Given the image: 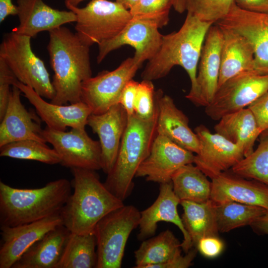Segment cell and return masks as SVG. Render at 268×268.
<instances>
[{
	"label": "cell",
	"mask_w": 268,
	"mask_h": 268,
	"mask_svg": "<svg viewBox=\"0 0 268 268\" xmlns=\"http://www.w3.org/2000/svg\"><path fill=\"white\" fill-rule=\"evenodd\" d=\"M268 91V74L255 70L241 72L231 77L218 88L205 112L211 119L248 107Z\"/></svg>",
	"instance_id": "9"
},
{
	"label": "cell",
	"mask_w": 268,
	"mask_h": 268,
	"mask_svg": "<svg viewBox=\"0 0 268 268\" xmlns=\"http://www.w3.org/2000/svg\"><path fill=\"white\" fill-rule=\"evenodd\" d=\"M180 204L184 210L182 220L193 246L202 237L218 235L214 202L211 199L203 202L182 201Z\"/></svg>",
	"instance_id": "29"
},
{
	"label": "cell",
	"mask_w": 268,
	"mask_h": 268,
	"mask_svg": "<svg viewBox=\"0 0 268 268\" xmlns=\"http://www.w3.org/2000/svg\"><path fill=\"white\" fill-rule=\"evenodd\" d=\"M140 212L134 206L124 205L105 216L96 224V268H120L127 240L139 226Z\"/></svg>",
	"instance_id": "8"
},
{
	"label": "cell",
	"mask_w": 268,
	"mask_h": 268,
	"mask_svg": "<svg viewBox=\"0 0 268 268\" xmlns=\"http://www.w3.org/2000/svg\"><path fill=\"white\" fill-rule=\"evenodd\" d=\"M141 66L134 57L128 58L116 69L86 79L81 85V101L88 105L92 114L105 113L119 103L124 87Z\"/></svg>",
	"instance_id": "10"
},
{
	"label": "cell",
	"mask_w": 268,
	"mask_h": 268,
	"mask_svg": "<svg viewBox=\"0 0 268 268\" xmlns=\"http://www.w3.org/2000/svg\"><path fill=\"white\" fill-rule=\"evenodd\" d=\"M71 187L66 179L35 189L13 188L0 181V226H15L60 214Z\"/></svg>",
	"instance_id": "4"
},
{
	"label": "cell",
	"mask_w": 268,
	"mask_h": 268,
	"mask_svg": "<svg viewBox=\"0 0 268 268\" xmlns=\"http://www.w3.org/2000/svg\"><path fill=\"white\" fill-rule=\"evenodd\" d=\"M16 79L7 65L0 59V121L4 115L8 104L11 92L10 86Z\"/></svg>",
	"instance_id": "38"
},
{
	"label": "cell",
	"mask_w": 268,
	"mask_h": 268,
	"mask_svg": "<svg viewBox=\"0 0 268 268\" xmlns=\"http://www.w3.org/2000/svg\"><path fill=\"white\" fill-rule=\"evenodd\" d=\"M223 241L218 236H208L201 238L195 247L204 257L214 258L219 256L224 248Z\"/></svg>",
	"instance_id": "40"
},
{
	"label": "cell",
	"mask_w": 268,
	"mask_h": 268,
	"mask_svg": "<svg viewBox=\"0 0 268 268\" xmlns=\"http://www.w3.org/2000/svg\"><path fill=\"white\" fill-rule=\"evenodd\" d=\"M61 225L60 214L17 226H0V268H11L31 246Z\"/></svg>",
	"instance_id": "16"
},
{
	"label": "cell",
	"mask_w": 268,
	"mask_h": 268,
	"mask_svg": "<svg viewBox=\"0 0 268 268\" xmlns=\"http://www.w3.org/2000/svg\"><path fill=\"white\" fill-rule=\"evenodd\" d=\"M68 9L76 15V34L89 47L113 38L132 18L130 10L121 3L107 0H92L84 7Z\"/></svg>",
	"instance_id": "7"
},
{
	"label": "cell",
	"mask_w": 268,
	"mask_h": 268,
	"mask_svg": "<svg viewBox=\"0 0 268 268\" xmlns=\"http://www.w3.org/2000/svg\"><path fill=\"white\" fill-rule=\"evenodd\" d=\"M42 135L59 154L61 164L66 167L94 171L101 169V148L99 141L92 139L85 129L71 128L69 132L48 127Z\"/></svg>",
	"instance_id": "11"
},
{
	"label": "cell",
	"mask_w": 268,
	"mask_h": 268,
	"mask_svg": "<svg viewBox=\"0 0 268 268\" xmlns=\"http://www.w3.org/2000/svg\"><path fill=\"white\" fill-rule=\"evenodd\" d=\"M262 134L256 149L231 169L236 175L253 179L268 186V130Z\"/></svg>",
	"instance_id": "34"
},
{
	"label": "cell",
	"mask_w": 268,
	"mask_h": 268,
	"mask_svg": "<svg viewBox=\"0 0 268 268\" xmlns=\"http://www.w3.org/2000/svg\"><path fill=\"white\" fill-rule=\"evenodd\" d=\"M16 6L19 24L12 31L31 38L77 20L72 11L53 8L43 0H17Z\"/></svg>",
	"instance_id": "21"
},
{
	"label": "cell",
	"mask_w": 268,
	"mask_h": 268,
	"mask_svg": "<svg viewBox=\"0 0 268 268\" xmlns=\"http://www.w3.org/2000/svg\"><path fill=\"white\" fill-rule=\"evenodd\" d=\"M139 82L133 79L129 80L124 87L119 103L125 109L128 117L134 113V104Z\"/></svg>",
	"instance_id": "41"
},
{
	"label": "cell",
	"mask_w": 268,
	"mask_h": 268,
	"mask_svg": "<svg viewBox=\"0 0 268 268\" xmlns=\"http://www.w3.org/2000/svg\"><path fill=\"white\" fill-rule=\"evenodd\" d=\"M35 108L47 127L58 131H66L67 127L85 129L87 119L92 114L90 108L82 101L69 105H57L45 101L32 88L16 79L12 84Z\"/></svg>",
	"instance_id": "19"
},
{
	"label": "cell",
	"mask_w": 268,
	"mask_h": 268,
	"mask_svg": "<svg viewBox=\"0 0 268 268\" xmlns=\"http://www.w3.org/2000/svg\"><path fill=\"white\" fill-rule=\"evenodd\" d=\"M128 114L120 104L101 114H91L87 125L97 134L101 148V169L107 174L117 158L121 141L127 128Z\"/></svg>",
	"instance_id": "17"
},
{
	"label": "cell",
	"mask_w": 268,
	"mask_h": 268,
	"mask_svg": "<svg viewBox=\"0 0 268 268\" xmlns=\"http://www.w3.org/2000/svg\"><path fill=\"white\" fill-rule=\"evenodd\" d=\"M248 108L254 115L257 125L263 133L268 130V91Z\"/></svg>",
	"instance_id": "39"
},
{
	"label": "cell",
	"mask_w": 268,
	"mask_h": 268,
	"mask_svg": "<svg viewBox=\"0 0 268 268\" xmlns=\"http://www.w3.org/2000/svg\"><path fill=\"white\" fill-rule=\"evenodd\" d=\"M199 140V150L194 163L210 178L225 172L244 157L242 149L218 133H212L201 125L195 129Z\"/></svg>",
	"instance_id": "14"
},
{
	"label": "cell",
	"mask_w": 268,
	"mask_h": 268,
	"mask_svg": "<svg viewBox=\"0 0 268 268\" xmlns=\"http://www.w3.org/2000/svg\"><path fill=\"white\" fill-rule=\"evenodd\" d=\"M214 129L240 147L245 157L253 152L255 141L262 133L248 107L223 116Z\"/></svg>",
	"instance_id": "27"
},
{
	"label": "cell",
	"mask_w": 268,
	"mask_h": 268,
	"mask_svg": "<svg viewBox=\"0 0 268 268\" xmlns=\"http://www.w3.org/2000/svg\"><path fill=\"white\" fill-rule=\"evenodd\" d=\"M157 107V134L163 135L180 146L197 153L198 137L189 126L185 114L176 106L173 99L161 90L155 92Z\"/></svg>",
	"instance_id": "24"
},
{
	"label": "cell",
	"mask_w": 268,
	"mask_h": 268,
	"mask_svg": "<svg viewBox=\"0 0 268 268\" xmlns=\"http://www.w3.org/2000/svg\"><path fill=\"white\" fill-rule=\"evenodd\" d=\"M154 85L151 80L142 79L139 82L134 104V114L143 119L151 118L157 107Z\"/></svg>",
	"instance_id": "37"
},
{
	"label": "cell",
	"mask_w": 268,
	"mask_h": 268,
	"mask_svg": "<svg viewBox=\"0 0 268 268\" xmlns=\"http://www.w3.org/2000/svg\"><path fill=\"white\" fill-rule=\"evenodd\" d=\"M31 38L12 31L6 34L0 45V59L18 81L52 100L56 94L52 81L43 61L32 50Z\"/></svg>",
	"instance_id": "6"
},
{
	"label": "cell",
	"mask_w": 268,
	"mask_h": 268,
	"mask_svg": "<svg viewBox=\"0 0 268 268\" xmlns=\"http://www.w3.org/2000/svg\"><path fill=\"white\" fill-rule=\"evenodd\" d=\"M69 233L63 225L49 231L31 246L11 268H56Z\"/></svg>",
	"instance_id": "26"
},
{
	"label": "cell",
	"mask_w": 268,
	"mask_h": 268,
	"mask_svg": "<svg viewBox=\"0 0 268 268\" xmlns=\"http://www.w3.org/2000/svg\"><path fill=\"white\" fill-rule=\"evenodd\" d=\"M0 156L34 160L50 165L61 163L59 154L46 143L32 139L11 142L0 147Z\"/></svg>",
	"instance_id": "33"
},
{
	"label": "cell",
	"mask_w": 268,
	"mask_h": 268,
	"mask_svg": "<svg viewBox=\"0 0 268 268\" xmlns=\"http://www.w3.org/2000/svg\"><path fill=\"white\" fill-rule=\"evenodd\" d=\"M174 192L180 202L189 201L203 202L210 199L211 183L193 163L178 169L171 179Z\"/></svg>",
	"instance_id": "30"
},
{
	"label": "cell",
	"mask_w": 268,
	"mask_h": 268,
	"mask_svg": "<svg viewBox=\"0 0 268 268\" xmlns=\"http://www.w3.org/2000/svg\"><path fill=\"white\" fill-rule=\"evenodd\" d=\"M157 107L155 114L149 119H142L134 113L128 117L115 163L107 174L104 183L112 193L123 201L132 192L133 179L149 153L157 134Z\"/></svg>",
	"instance_id": "5"
},
{
	"label": "cell",
	"mask_w": 268,
	"mask_h": 268,
	"mask_svg": "<svg viewBox=\"0 0 268 268\" xmlns=\"http://www.w3.org/2000/svg\"><path fill=\"white\" fill-rule=\"evenodd\" d=\"M214 212L219 232H227L245 225H251L268 212L263 207L227 201L214 202Z\"/></svg>",
	"instance_id": "32"
},
{
	"label": "cell",
	"mask_w": 268,
	"mask_h": 268,
	"mask_svg": "<svg viewBox=\"0 0 268 268\" xmlns=\"http://www.w3.org/2000/svg\"><path fill=\"white\" fill-rule=\"evenodd\" d=\"M173 7L179 13H182L185 10V0H174Z\"/></svg>",
	"instance_id": "46"
},
{
	"label": "cell",
	"mask_w": 268,
	"mask_h": 268,
	"mask_svg": "<svg viewBox=\"0 0 268 268\" xmlns=\"http://www.w3.org/2000/svg\"><path fill=\"white\" fill-rule=\"evenodd\" d=\"M179 203L180 201L174 192L172 182L160 184L159 195L155 201L148 208L140 211L138 239L144 240L154 235L158 222H171L182 232L184 240L181 248L185 253H188L193 244L178 213L177 206Z\"/></svg>",
	"instance_id": "18"
},
{
	"label": "cell",
	"mask_w": 268,
	"mask_h": 268,
	"mask_svg": "<svg viewBox=\"0 0 268 268\" xmlns=\"http://www.w3.org/2000/svg\"><path fill=\"white\" fill-rule=\"evenodd\" d=\"M196 249L190 250L185 256L182 255L177 257L160 265L156 268H187L191 266L195 258Z\"/></svg>",
	"instance_id": "42"
},
{
	"label": "cell",
	"mask_w": 268,
	"mask_h": 268,
	"mask_svg": "<svg viewBox=\"0 0 268 268\" xmlns=\"http://www.w3.org/2000/svg\"><path fill=\"white\" fill-rule=\"evenodd\" d=\"M234 3V0H185L187 12L212 24L224 18Z\"/></svg>",
	"instance_id": "36"
},
{
	"label": "cell",
	"mask_w": 268,
	"mask_h": 268,
	"mask_svg": "<svg viewBox=\"0 0 268 268\" xmlns=\"http://www.w3.org/2000/svg\"><path fill=\"white\" fill-rule=\"evenodd\" d=\"M210 199L216 203L227 201L258 206L268 212V186L245 180L225 172L211 178Z\"/></svg>",
	"instance_id": "23"
},
{
	"label": "cell",
	"mask_w": 268,
	"mask_h": 268,
	"mask_svg": "<svg viewBox=\"0 0 268 268\" xmlns=\"http://www.w3.org/2000/svg\"><path fill=\"white\" fill-rule=\"evenodd\" d=\"M96 240L93 233H69L56 268H96Z\"/></svg>",
	"instance_id": "31"
},
{
	"label": "cell",
	"mask_w": 268,
	"mask_h": 268,
	"mask_svg": "<svg viewBox=\"0 0 268 268\" xmlns=\"http://www.w3.org/2000/svg\"><path fill=\"white\" fill-rule=\"evenodd\" d=\"M7 107L0 121V147L17 141L32 139L46 143L37 118L28 111L20 100L21 90L12 85Z\"/></svg>",
	"instance_id": "22"
},
{
	"label": "cell",
	"mask_w": 268,
	"mask_h": 268,
	"mask_svg": "<svg viewBox=\"0 0 268 268\" xmlns=\"http://www.w3.org/2000/svg\"><path fill=\"white\" fill-rule=\"evenodd\" d=\"M174 0H139L129 10L133 18L151 23L158 28L166 26Z\"/></svg>",
	"instance_id": "35"
},
{
	"label": "cell",
	"mask_w": 268,
	"mask_h": 268,
	"mask_svg": "<svg viewBox=\"0 0 268 268\" xmlns=\"http://www.w3.org/2000/svg\"><path fill=\"white\" fill-rule=\"evenodd\" d=\"M219 27L222 31V40L218 88L236 74L254 70V51L250 43L241 34Z\"/></svg>",
	"instance_id": "25"
},
{
	"label": "cell",
	"mask_w": 268,
	"mask_h": 268,
	"mask_svg": "<svg viewBox=\"0 0 268 268\" xmlns=\"http://www.w3.org/2000/svg\"><path fill=\"white\" fill-rule=\"evenodd\" d=\"M251 226L257 233L268 235V212L257 219Z\"/></svg>",
	"instance_id": "45"
},
{
	"label": "cell",
	"mask_w": 268,
	"mask_h": 268,
	"mask_svg": "<svg viewBox=\"0 0 268 268\" xmlns=\"http://www.w3.org/2000/svg\"><path fill=\"white\" fill-rule=\"evenodd\" d=\"M139 0H116V1L121 3L127 9H130Z\"/></svg>",
	"instance_id": "47"
},
{
	"label": "cell",
	"mask_w": 268,
	"mask_h": 268,
	"mask_svg": "<svg viewBox=\"0 0 268 268\" xmlns=\"http://www.w3.org/2000/svg\"><path fill=\"white\" fill-rule=\"evenodd\" d=\"M240 8L248 11L268 13V0H234Z\"/></svg>",
	"instance_id": "43"
},
{
	"label": "cell",
	"mask_w": 268,
	"mask_h": 268,
	"mask_svg": "<svg viewBox=\"0 0 268 268\" xmlns=\"http://www.w3.org/2000/svg\"><path fill=\"white\" fill-rule=\"evenodd\" d=\"M162 37L156 25L132 18L118 35L98 45L97 62L101 63L109 53L128 45L135 50L133 57L141 65L156 53L161 44Z\"/></svg>",
	"instance_id": "15"
},
{
	"label": "cell",
	"mask_w": 268,
	"mask_h": 268,
	"mask_svg": "<svg viewBox=\"0 0 268 268\" xmlns=\"http://www.w3.org/2000/svg\"><path fill=\"white\" fill-rule=\"evenodd\" d=\"M216 24L246 38L254 51V70L268 74V13L245 10L234 2L228 14Z\"/></svg>",
	"instance_id": "13"
},
{
	"label": "cell",
	"mask_w": 268,
	"mask_h": 268,
	"mask_svg": "<svg viewBox=\"0 0 268 268\" xmlns=\"http://www.w3.org/2000/svg\"><path fill=\"white\" fill-rule=\"evenodd\" d=\"M17 14V6L12 0H0V22L2 23L9 15Z\"/></svg>",
	"instance_id": "44"
},
{
	"label": "cell",
	"mask_w": 268,
	"mask_h": 268,
	"mask_svg": "<svg viewBox=\"0 0 268 268\" xmlns=\"http://www.w3.org/2000/svg\"><path fill=\"white\" fill-rule=\"evenodd\" d=\"M213 24L201 21L187 12L184 23L176 32L163 35L160 46L141 73L142 79L154 80L166 76L176 66L187 72L191 88L186 97L191 102L197 88L198 67L206 35Z\"/></svg>",
	"instance_id": "1"
},
{
	"label": "cell",
	"mask_w": 268,
	"mask_h": 268,
	"mask_svg": "<svg viewBox=\"0 0 268 268\" xmlns=\"http://www.w3.org/2000/svg\"><path fill=\"white\" fill-rule=\"evenodd\" d=\"M84 0H65V4L68 8L70 6H77L78 4Z\"/></svg>",
	"instance_id": "48"
},
{
	"label": "cell",
	"mask_w": 268,
	"mask_h": 268,
	"mask_svg": "<svg viewBox=\"0 0 268 268\" xmlns=\"http://www.w3.org/2000/svg\"><path fill=\"white\" fill-rule=\"evenodd\" d=\"M181 243L169 230L144 240L134 252L135 268H156L181 255Z\"/></svg>",
	"instance_id": "28"
},
{
	"label": "cell",
	"mask_w": 268,
	"mask_h": 268,
	"mask_svg": "<svg viewBox=\"0 0 268 268\" xmlns=\"http://www.w3.org/2000/svg\"><path fill=\"white\" fill-rule=\"evenodd\" d=\"M49 34L47 49L56 93L51 102L65 105L80 102L82 83L92 77L90 47L83 44L76 33L63 26Z\"/></svg>",
	"instance_id": "2"
},
{
	"label": "cell",
	"mask_w": 268,
	"mask_h": 268,
	"mask_svg": "<svg viewBox=\"0 0 268 268\" xmlns=\"http://www.w3.org/2000/svg\"><path fill=\"white\" fill-rule=\"evenodd\" d=\"M71 171L74 191L60 213L63 224L72 233H93L98 222L123 206V201L100 182L95 171L78 168Z\"/></svg>",
	"instance_id": "3"
},
{
	"label": "cell",
	"mask_w": 268,
	"mask_h": 268,
	"mask_svg": "<svg viewBox=\"0 0 268 268\" xmlns=\"http://www.w3.org/2000/svg\"><path fill=\"white\" fill-rule=\"evenodd\" d=\"M222 40L220 28L212 25L206 35L198 67L196 93L192 101L197 105L206 106L217 90Z\"/></svg>",
	"instance_id": "20"
},
{
	"label": "cell",
	"mask_w": 268,
	"mask_h": 268,
	"mask_svg": "<svg viewBox=\"0 0 268 268\" xmlns=\"http://www.w3.org/2000/svg\"><path fill=\"white\" fill-rule=\"evenodd\" d=\"M193 153L165 136L157 134L149 153L138 168L135 177H146V181L160 184L171 182L178 169L194 163Z\"/></svg>",
	"instance_id": "12"
}]
</instances>
